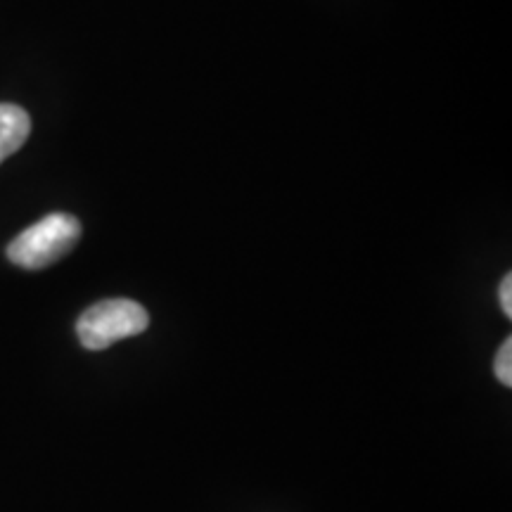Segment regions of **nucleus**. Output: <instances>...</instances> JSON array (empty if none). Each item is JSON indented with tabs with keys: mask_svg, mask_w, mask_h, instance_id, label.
Masks as SVG:
<instances>
[{
	"mask_svg": "<svg viewBox=\"0 0 512 512\" xmlns=\"http://www.w3.org/2000/svg\"><path fill=\"white\" fill-rule=\"evenodd\" d=\"M81 238L76 216L55 211L17 235L8 245V259L27 271H41L67 256Z\"/></svg>",
	"mask_w": 512,
	"mask_h": 512,
	"instance_id": "nucleus-1",
	"label": "nucleus"
},
{
	"mask_svg": "<svg viewBox=\"0 0 512 512\" xmlns=\"http://www.w3.org/2000/svg\"><path fill=\"white\" fill-rule=\"evenodd\" d=\"M150 316L133 299H105L93 304L76 320L79 342L91 351H102L121 339L136 337L147 330Z\"/></svg>",
	"mask_w": 512,
	"mask_h": 512,
	"instance_id": "nucleus-2",
	"label": "nucleus"
},
{
	"mask_svg": "<svg viewBox=\"0 0 512 512\" xmlns=\"http://www.w3.org/2000/svg\"><path fill=\"white\" fill-rule=\"evenodd\" d=\"M31 133L29 114L17 105H0V164L27 143Z\"/></svg>",
	"mask_w": 512,
	"mask_h": 512,
	"instance_id": "nucleus-3",
	"label": "nucleus"
},
{
	"mask_svg": "<svg viewBox=\"0 0 512 512\" xmlns=\"http://www.w3.org/2000/svg\"><path fill=\"white\" fill-rule=\"evenodd\" d=\"M494 373L498 377V382L505 384V387H512V339H505L501 349H498Z\"/></svg>",
	"mask_w": 512,
	"mask_h": 512,
	"instance_id": "nucleus-4",
	"label": "nucleus"
},
{
	"mask_svg": "<svg viewBox=\"0 0 512 512\" xmlns=\"http://www.w3.org/2000/svg\"><path fill=\"white\" fill-rule=\"evenodd\" d=\"M498 297H501V309L508 318H512V275L508 273L503 278L501 290H498Z\"/></svg>",
	"mask_w": 512,
	"mask_h": 512,
	"instance_id": "nucleus-5",
	"label": "nucleus"
}]
</instances>
